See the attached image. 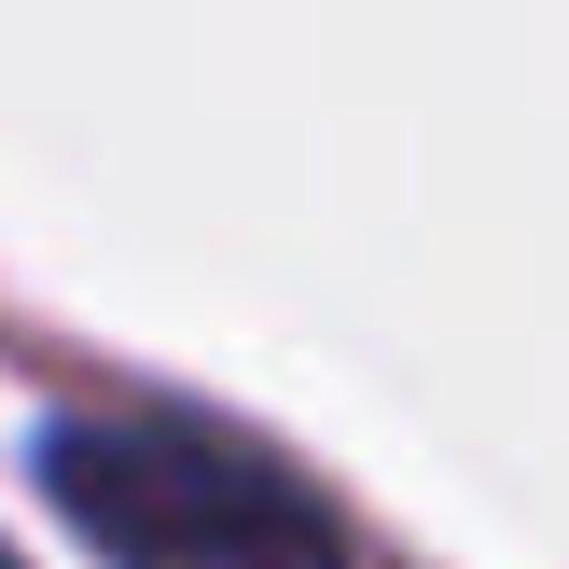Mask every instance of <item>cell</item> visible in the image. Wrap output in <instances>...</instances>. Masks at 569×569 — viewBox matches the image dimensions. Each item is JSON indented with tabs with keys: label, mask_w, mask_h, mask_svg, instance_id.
<instances>
[{
	"label": "cell",
	"mask_w": 569,
	"mask_h": 569,
	"mask_svg": "<svg viewBox=\"0 0 569 569\" xmlns=\"http://www.w3.org/2000/svg\"><path fill=\"white\" fill-rule=\"evenodd\" d=\"M42 500L111 569H348L333 515L292 472L250 459L237 431H194V417H56Z\"/></svg>",
	"instance_id": "cell-1"
},
{
	"label": "cell",
	"mask_w": 569,
	"mask_h": 569,
	"mask_svg": "<svg viewBox=\"0 0 569 569\" xmlns=\"http://www.w3.org/2000/svg\"><path fill=\"white\" fill-rule=\"evenodd\" d=\"M0 569H14V556H0Z\"/></svg>",
	"instance_id": "cell-2"
}]
</instances>
